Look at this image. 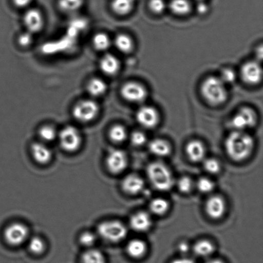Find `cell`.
<instances>
[{
	"label": "cell",
	"mask_w": 263,
	"mask_h": 263,
	"mask_svg": "<svg viewBox=\"0 0 263 263\" xmlns=\"http://www.w3.org/2000/svg\"><path fill=\"white\" fill-rule=\"evenodd\" d=\"M149 211L156 216H162L167 212L170 208L168 201L162 198H157L149 203Z\"/></svg>",
	"instance_id": "cell-27"
},
{
	"label": "cell",
	"mask_w": 263,
	"mask_h": 263,
	"mask_svg": "<svg viewBox=\"0 0 263 263\" xmlns=\"http://www.w3.org/2000/svg\"><path fill=\"white\" fill-rule=\"evenodd\" d=\"M58 139L61 148L70 153L78 150L82 142L81 132L72 126L62 129L58 133Z\"/></svg>",
	"instance_id": "cell-6"
},
{
	"label": "cell",
	"mask_w": 263,
	"mask_h": 263,
	"mask_svg": "<svg viewBox=\"0 0 263 263\" xmlns=\"http://www.w3.org/2000/svg\"><path fill=\"white\" fill-rule=\"evenodd\" d=\"M144 182L141 177L135 174H130L125 177L122 182V188L128 195L139 194L143 190Z\"/></svg>",
	"instance_id": "cell-16"
},
{
	"label": "cell",
	"mask_w": 263,
	"mask_h": 263,
	"mask_svg": "<svg viewBox=\"0 0 263 263\" xmlns=\"http://www.w3.org/2000/svg\"><path fill=\"white\" fill-rule=\"evenodd\" d=\"M112 43L109 36L104 32L97 33L92 38V45L98 51H105L109 50Z\"/></svg>",
	"instance_id": "cell-26"
},
{
	"label": "cell",
	"mask_w": 263,
	"mask_h": 263,
	"mask_svg": "<svg viewBox=\"0 0 263 263\" xmlns=\"http://www.w3.org/2000/svg\"><path fill=\"white\" fill-rule=\"evenodd\" d=\"M29 229L25 224L13 223L8 225L4 232V237L7 244L12 246H20L27 240Z\"/></svg>",
	"instance_id": "cell-7"
},
{
	"label": "cell",
	"mask_w": 263,
	"mask_h": 263,
	"mask_svg": "<svg viewBox=\"0 0 263 263\" xmlns=\"http://www.w3.org/2000/svg\"><path fill=\"white\" fill-rule=\"evenodd\" d=\"M84 2V0H58V6L62 11L72 14L81 9Z\"/></svg>",
	"instance_id": "cell-28"
},
{
	"label": "cell",
	"mask_w": 263,
	"mask_h": 263,
	"mask_svg": "<svg viewBox=\"0 0 263 263\" xmlns=\"http://www.w3.org/2000/svg\"><path fill=\"white\" fill-rule=\"evenodd\" d=\"M147 177L155 189L167 191L174 184V177L166 165L159 162L149 164L146 168Z\"/></svg>",
	"instance_id": "cell-2"
},
{
	"label": "cell",
	"mask_w": 263,
	"mask_h": 263,
	"mask_svg": "<svg viewBox=\"0 0 263 263\" xmlns=\"http://www.w3.org/2000/svg\"><path fill=\"white\" fill-rule=\"evenodd\" d=\"M99 104L92 99L80 100L74 106L72 114L74 119L80 122L88 123L94 120L99 115Z\"/></svg>",
	"instance_id": "cell-5"
},
{
	"label": "cell",
	"mask_w": 263,
	"mask_h": 263,
	"mask_svg": "<svg viewBox=\"0 0 263 263\" xmlns=\"http://www.w3.org/2000/svg\"><path fill=\"white\" fill-rule=\"evenodd\" d=\"M99 66L103 74L112 76L119 72L120 62L117 56L108 53L102 56L100 61Z\"/></svg>",
	"instance_id": "cell-17"
},
{
	"label": "cell",
	"mask_w": 263,
	"mask_h": 263,
	"mask_svg": "<svg viewBox=\"0 0 263 263\" xmlns=\"http://www.w3.org/2000/svg\"><path fill=\"white\" fill-rule=\"evenodd\" d=\"M203 162V168L209 173L215 174L220 171L221 165L217 160L213 158L204 159Z\"/></svg>",
	"instance_id": "cell-35"
},
{
	"label": "cell",
	"mask_w": 263,
	"mask_h": 263,
	"mask_svg": "<svg viewBox=\"0 0 263 263\" xmlns=\"http://www.w3.org/2000/svg\"><path fill=\"white\" fill-rule=\"evenodd\" d=\"M177 185L180 192L184 193V194H187L192 190L193 183L190 177H182L178 180Z\"/></svg>",
	"instance_id": "cell-36"
},
{
	"label": "cell",
	"mask_w": 263,
	"mask_h": 263,
	"mask_svg": "<svg viewBox=\"0 0 263 263\" xmlns=\"http://www.w3.org/2000/svg\"><path fill=\"white\" fill-rule=\"evenodd\" d=\"M28 249L32 254L40 255L43 254L46 249L45 242L39 236H33L28 243Z\"/></svg>",
	"instance_id": "cell-33"
},
{
	"label": "cell",
	"mask_w": 263,
	"mask_h": 263,
	"mask_svg": "<svg viewBox=\"0 0 263 263\" xmlns=\"http://www.w3.org/2000/svg\"><path fill=\"white\" fill-rule=\"evenodd\" d=\"M23 23L27 31L32 34L40 32L44 26L42 12L34 8L28 9L23 16Z\"/></svg>",
	"instance_id": "cell-13"
},
{
	"label": "cell",
	"mask_w": 263,
	"mask_h": 263,
	"mask_svg": "<svg viewBox=\"0 0 263 263\" xmlns=\"http://www.w3.org/2000/svg\"><path fill=\"white\" fill-rule=\"evenodd\" d=\"M205 263H224L220 259H211L209 261H206Z\"/></svg>",
	"instance_id": "cell-46"
},
{
	"label": "cell",
	"mask_w": 263,
	"mask_h": 263,
	"mask_svg": "<svg viewBox=\"0 0 263 263\" xmlns=\"http://www.w3.org/2000/svg\"><path fill=\"white\" fill-rule=\"evenodd\" d=\"M108 170L112 174H119L127 168V154L122 149H113L108 153L105 161Z\"/></svg>",
	"instance_id": "cell-10"
},
{
	"label": "cell",
	"mask_w": 263,
	"mask_h": 263,
	"mask_svg": "<svg viewBox=\"0 0 263 263\" xmlns=\"http://www.w3.org/2000/svg\"><path fill=\"white\" fill-rule=\"evenodd\" d=\"M257 115L250 108H241L231 120V125L235 130L245 131L253 128L257 123Z\"/></svg>",
	"instance_id": "cell-8"
},
{
	"label": "cell",
	"mask_w": 263,
	"mask_h": 263,
	"mask_svg": "<svg viewBox=\"0 0 263 263\" xmlns=\"http://www.w3.org/2000/svg\"><path fill=\"white\" fill-rule=\"evenodd\" d=\"M169 7L172 12L178 15H186L191 11V4L188 0H172Z\"/></svg>",
	"instance_id": "cell-29"
},
{
	"label": "cell",
	"mask_w": 263,
	"mask_h": 263,
	"mask_svg": "<svg viewBox=\"0 0 263 263\" xmlns=\"http://www.w3.org/2000/svg\"><path fill=\"white\" fill-rule=\"evenodd\" d=\"M33 159L40 164H46L52 158L51 149L43 143H35L31 147Z\"/></svg>",
	"instance_id": "cell-19"
},
{
	"label": "cell",
	"mask_w": 263,
	"mask_h": 263,
	"mask_svg": "<svg viewBox=\"0 0 263 263\" xmlns=\"http://www.w3.org/2000/svg\"><path fill=\"white\" fill-rule=\"evenodd\" d=\"M205 211L209 217L213 220H218L226 213V201L220 196H212L205 203Z\"/></svg>",
	"instance_id": "cell-14"
},
{
	"label": "cell",
	"mask_w": 263,
	"mask_h": 263,
	"mask_svg": "<svg viewBox=\"0 0 263 263\" xmlns=\"http://www.w3.org/2000/svg\"><path fill=\"white\" fill-rule=\"evenodd\" d=\"M200 4H198L197 7L198 12L200 13V14H205V13L208 12V5L204 4L203 2H199Z\"/></svg>",
	"instance_id": "cell-43"
},
{
	"label": "cell",
	"mask_w": 263,
	"mask_h": 263,
	"mask_svg": "<svg viewBox=\"0 0 263 263\" xmlns=\"http://www.w3.org/2000/svg\"><path fill=\"white\" fill-rule=\"evenodd\" d=\"M97 232L103 239L113 243L123 241L128 234L124 224L118 220L103 221L98 226Z\"/></svg>",
	"instance_id": "cell-4"
},
{
	"label": "cell",
	"mask_w": 263,
	"mask_h": 263,
	"mask_svg": "<svg viewBox=\"0 0 263 263\" xmlns=\"http://www.w3.org/2000/svg\"><path fill=\"white\" fill-rule=\"evenodd\" d=\"M136 0H112L111 9L119 15H126L133 10Z\"/></svg>",
	"instance_id": "cell-24"
},
{
	"label": "cell",
	"mask_w": 263,
	"mask_h": 263,
	"mask_svg": "<svg viewBox=\"0 0 263 263\" xmlns=\"http://www.w3.org/2000/svg\"><path fill=\"white\" fill-rule=\"evenodd\" d=\"M130 142L134 146H141L146 143L147 138L145 134L140 131H134L130 135Z\"/></svg>",
	"instance_id": "cell-39"
},
{
	"label": "cell",
	"mask_w": 263,
	"mask_h": 263,
	"mask_svg": "<svg viewBox=\"0 0 263 263\" xmlns=\"http://www.w3.org/2000/svg\"><path fill=\"white\" fill-rule=\"evenodd\" d=\"M81 263H106L102 252L97 249H90L82 255Z\"/></svg>",
	"instance_id": "cell-31"
},
{
	"label": "cell",
	"mask_w": 263,
	"mask_h": 263,
	"mask_svg": "<svg viewBox=\"0 0 263 263\" xmlns=\"http://www.w3.org/2000/svg\"><path fill=\"white\" fill-rule=\"evenodd\" d=\"M121 95L125 100L132 103H141L147 97L145 87L138 82H128L121 89Z\"/></svg>",
	"instance_id": "cell-9"
},
{
	"label": "cell",
	"mask_w": 263,
	"mask_h": 263,
	"mask_svg": "<svg viewBox=\"0 0 263 263\" xmlns=\"http://www.w3.org/2000/svg\"><path fill=\"white\" fill-rule=\"evenodd\" d=\"M136 117L139 125L147 129L156 127L159 122L158 112L151 106H143L139 108Z\"/></svg>",
	"instance_id": "cell-11"
},
{
	"label": "cell",
	"mask_w": 263,
	"mask_h": 263,
	"mask_svg": "<svg viewBox=\"0 0 263 263\" xmlns=\"http://www.w3.org/2000/svg\"><path fill=\"white\" fill-rule=\"evenodd\" d=\"M201 93L206 102L213 106L223 104L228 97L226 84L219 77H209L205 79L201 86Z\"/></svg>",
	"instance_id": "cell-3"
},
{
	"label": "cell",
	"mask_w": 263,
	"mask_h": 263,
	"mask_svg": "<svg viewBox=\"0 0 263 263\" xmlns=\"http://www.w3.org/2000/svg\"><path fill=\"white\" fill-rule=\"evenodd\" d=\"M33 41L32 33L29 32H25L22 33L19 37H18V43L20 45L23 47H28L32 44Z\"/></svg>",
	"instance_id": "cell-41"
},
{
	"label": "cell",
	"mask_w": 263,
	"mask_h": 263,
	"mask_svg": "<svg viewBox=\"0 0 263 263\" xmlns=\"http://www.w3.org/2000/svg\"><path fill=\"white\" fill-rule=\"evenodd\" d=\"M126 251L130 257L134 259H139L145 255L147 247L145 242L141 239H134L128 242Z\"/></svg>",
	"instance_id": "cell-22"
},
{
	"label": "cell",
	"mask_w": 263,
	"mask_h": 263,
	"mask_svg": "<svg viewBox=\"0 0 263 263\" xmlns=\"http://www.w3.org/2000/svg\"><path fill=\"white\" fill-rule=\"evenodd\" d=\"M193 252L198 257H208L215 252V247L210 241L202 239L198 241L193 246Z\"/></svg>",
	"instance_id": "cell-25"
},
{
	"label": "cell",
	"mask_w": 263,
	"mask_h": 263,
	"mask_svg": "<svg viewBox=\"0 0 263 263\" xmlns=\"http://www.w3.org/2000/svg\"><path fill=\"white\" fill-rule=\"evenodd\" d=\"M166 4L164 0H151L149 2V8L152 12L159 14L166 9Z\"/></svg>",
	"instance_id": "cell-40"
},
{
	"label": "cell",
	"mask_w": 263,
	"mask_h": 263,
	"mask_svg": "<svg viewBox=\"0 0 263 263\" xmlns=\"http://www.w3.org/2000/svg\"><path fill=\"white\" fill-rule=\"evenodd\" d=\"M179 250L180 252L182 253H185L187 252L190 250V246L186 242H181L179 246Z\"/></svg>",
	"instance_id": "cell-44"
},
{
	"label": "cell",
	"mask_w": 263,
	"mask_h": 263,
	"mask_svg": "<svg viewBox=\"0 0 263 263\" xmlns=\"http://www.w3.org/2000/svg\"><path fill=\"white\" fill-rule=\"evenodd\" d=\"M33 0H12V3L15 7L20 9H25L32 4Z\"/></svg>",
	"instance_id": "cell-42"
},
{
	"label": "cell",
	"mask_w": 263,
	"mask_h": 263,
	"mask_svg": "<svg viewBox=\"0 0 263 263\" xmlns=\"http://www.w3.org/2000/svg\"><path fill=\"white\" fill-rule=\"evenodd\" d=\"M79 241L82 246L90 247L96 242L97 236L91 231H84L80 236Z\"/></svg>",
	"instance_id": "cell-37"
},
{
	"label": "cell",
	"mask_w": 263,
	"mask_h": 263,
	"mask_svg": "<svg viewBox=\"0 0 263 263\" xmlns=\"http://www.w3.org/2000/svg\"><path fill=\"white\" fill-rule=\"evenodd\" d=\"M39 136L45 143H50L58 138V132L53 126L45 125L39 130Z\"/></svg>",
	"instance_id": "cell-32"
},
{
	"label": "cell",
	"mask_w": 263,
	"mask_h": 263,
	"mask_svg": "<svg viewBox=\"0 0 263 263\" xmlns=\"http://www.w3.org/2000/svg\"><path fill=\"white\" fill-rule=\"evenodd\" d=\"M113 43L117 50L123 54L130 53L134 48L133 39L125 33H120L116 36Z\"/></svg>",
	"instance_id": "cell-23"
},
{
	"label": "cell",
	"mask_w": 263,
	"mask_h": 263,
	"mask_svg": "<svg viewBox=\"0 0 263 263\" xmlns=\"http://www.w3.org/2000/svg\"><path fill=\"white\" fill-rule=\"evenodd\" d=\"M148 149L152 154L159 157L166 156L171 153V146L163 139H154L149 143Z\"/></svg>",
	"instance_id": "cell-21"
},
{
	"label": "cell",
	"mask_w": 263,
	"mask_h": 263,
	"mask_svg": "<svg viewBox=\"0 0 263 263\" xmlns=\"http://www.w3.org/2000/svg\"><path fill=\"white\" fill-rule=\"evenodd\" d=\"M197 1H198V2H203V0H197Z\"/></svg>",
	"instance_id": "cell-47"
},
{
	"label": "cell",
	"mask_w": 263,
	"mask_h": 263,
	"mask_svg": "<svg viewBox=\"0 0 263 263\" xmlns=\"http://www.w3.org/2000/svg\"><path fill=\"white\" fill-rule=\"evenodd\" d=\"M127 131L124 126L116 125L110 128L109 131V136L112 142L115 143H122L127 139Z\"/></svg>",
	"instance_id": "cell-30"
},
{
	"label": "cell",
	"mask_w": 263,
	"mask_h": 263,
	"mask_svg": "<svg viewBox=\"0 0 263 263\" xmlns=\"http://www.w3.org/2000/svg\"><path fill=\"white\" fill-rule=\"evenodd\" d=\"M86 90L92 97L98 98L106 94L108 86L104 80L99 77H95L87 82Z\"/></svg>",
	"instance_id": "cell-20"
},
{
	"label": "cell",
	"mask_w": 263,
	"mask_h": 263,
	"mask_svg": "<svg viewBox=\"0 0 263 263\" xmlns=\"http://www.w3.org/2000/svg\"><path fill=\"white\" fill-rule=\"evenodd\" d=\"M171 263H195L194 261H193L192 259L189 258H185V257H183V258H179L174 260Z\"/></svg>",
	"instance_id": "cell-45"
},
{
	"label": "cell",
	"mask_w": 263,
	"mask_h": 263,
	"mask_svg": "<svg viewBox=\"0 0 263 263\" xmlns=\"http://www.w3.org/2000/svg\"><path fill=\"white\" fill-rule=\"evenodd\" d=\"M240 75L242 80L249 85L259 83L261 81L262 71L257 61H249L242 66Z\"/></svg>",
	"instance_id": "cell-12"
},
{
	"label": "cell",
	"mask_w": 263,
	"mask_h": 263,
	"mask_svg": "<svg viewBox=\"0 0 263 263\" xmlns=\"http://www.w3.org/2000/svg\"><path fill=\"white\" fill-rule=\"evenodd\" d=\"M219 77L226 85L230 84L235 82L236 74L233 69L225 68L221 71Z\"/></svg>",
	"instance_id": "cell-38"
},
{
	"label": "cell",
	"mask_w": 263,
	"mask_h": 263,
	"mask_svg": "<svg viewBox=\"0 0 263 263\" xmlns=\"http://www.w3.org/2000/svg\"><path fill=\"white\" fill-rule=\"evenodd\" d=\"M254 146V139L245 131H234L225 141L228 156L233 161H244L251 155Z\"/></svg>",
	"instance_id": "cell-1"
},
{
	"label": "cell",
	"mask_w": 263,
	"mask_h": 263,
	"mask_svg": "<svg viewBox=\"0 0 263 263\" xmlns=\"http://www.w3.org/2000/svg\"><path fill=\"white\" fill-rule=\"evenodd\" d=\"M215 184L212 180L208 178H200L197 182V187L200 192L208 194L213 191L215 189Z\"/></svg>",
	"instance_id": "cell-34"
},
{
	"label": "cell",
	"mask_w": 263,
	"mask_h": 263,
	"mask_svg": "<svg viewBox=\"0 0 263 263\" xmlns=\"http://www.w3.org/2000/svg\"><path fill=\"white\" fill-rule=\"evenodd\" d=\"M205 148L202 143L194 140L189 142L185 147L188 159L193 162H200L205 159Z\"/></svg>",
	"instance_id": "cell-18"
},
{
	"label": "cell",
	"mask_w": 263,
	"mask_h": 263,
	"mask_svg": "<svg viewBox=\"0 0 263 263\" xmlns=\"http://www.w3.org/2000/svg\"><path fill=\"white\" fill-rule=\"evenodd\" d=\"M152 225L151 216L144 211L134 214L130 219V227L138 233H145L151 229Z\"/></svg>",
	"instance_id": "cell-15"
}]
</instances>
